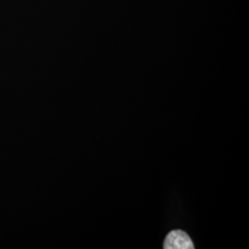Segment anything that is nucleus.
Listing matches in <instances>:
<instances>
[{
  "label": "nucleus",
  "mask_w": 249,
  "mask_h": 249,
  "mask_svg": "<svg viewBox=\"0 0 249 249\" xmlns=\"http://www.w3.org/2000/svg\"><path fill=\"white\" fill-rule=\"evenodd\" d=\"M194 244L186 231L175 230L169 232L163 243L165 249H193Z\"/></svg>",
  "instance_id": "obj_1"
}]
</instances>
